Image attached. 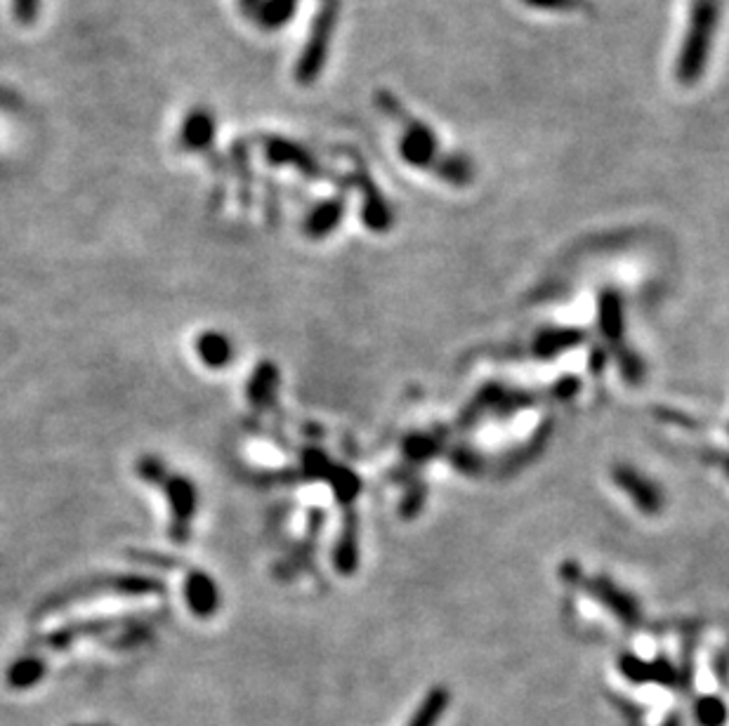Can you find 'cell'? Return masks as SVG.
I'll return each instance as SVG.
<instances>
[{
  "label": "cell",
  "instance_id": "5bb4252c",
  "mask_svg": "<svg viewBox=\"0 0 729 726\" xmlns=\"http://www.w3.org/2000/svg\"><path fill=\"white\" fill-rule=\"evenodd\" d=\"M262 0H239V10L243 12L246 17H255V12H258Z\"/></svg>",
  "mask_w": 729,
  "mask_h": 726
},
{
  "label": "cell",
  "instance_id": "30bf717a",
  "mask_svg": "<svg viewBox=\"0 0 729 726\" xmlns=\"http://www.w3.org/2000/svg\"><path fill=\"white\" fill-rule=\"evenodd\" d=\"M199 354H201V359L208 363V366L220 368L227 363L232 349H229L227 338H222V335H215V333H208L199 340Z\"/></svg>",
  "mask_w": 729,
  "mask_h": 726
},
{
  "label": "cell",
  "instance_id": "6da1fadb",
  "mask_svg": "<svg viewBox=\"0 0 729 726\" xmlns=\"http://www.w3.org/2000/svg\"><path fill=\"white\" fill-rule=\"evenodd\" d=\"M722 0H692L687 19V31L682 38V48L675 62V76L682 85H694L704 76L708 57L720 26Z\"/></svg>",
  "mask_w": 729,
  "mask_h": 726
},
{
  "label": "cell",
  "instance_id": "7a4b0ae2",
  "mask_svg": "<svg viewBox=\"0 0 729 726\" xmlns=\"http://www.w3.org/2000/svg\"><path fill=\"white\" fill-rule=\"evenodd\" d=\"M340 19V0H319V10L314 12L310 36L295 62V81L300 85H312L324 71L331 38L336 33Z\"/></svg>",
  "mask_w": 729,
  "mask_h": 726
},
{
  "label": "cell",
  "instance_id": "9a60e30c",
  "mask_svg": "<svg viewBox=\"0 0 729 726\" xmlns=\"http://www.w3.org/2000/svg\"><path fill=\"white\" fill-rule=\"evenodd\" d=\"M12 102H15V99L5 95V92H0V107H12Z\"/></svg>",
  "mask_w": 729,
  "mask_h": 726
},
{
  "label": "cell",
  "instance_id": "9c48e42d",
  "mask_svg": "<svg viewBox=\"0 0 729 726\" xmlns=\"http://www.w3.org/2000/svg\"><path fill=\"white\" fill-rule=\"evenodd\" d=\"M343 210H345V203L340 201V198H336V201L321 203V206L310 215V220H307V231H310V236H326L328 231H331L340 222Z\"/></svg>",
  "mask_w": 729,
  "mask_h": 726
},
{
  "label": "cell",
  "instance_id": "3957f363",
  "mask_svg": "<svg viewBox=\"0 0 729 726\" xmlns=\"http://www.w3.org/2000/svg\"><path fill=\"white\" fill-rule=\"evenodd\" d=\"M404 118V137L399 142V154L413 168H432L439 158L437 135L425 123L416 118Z\"/></svg>",
  "mask_w": 729,
  "mask_h": 726
},
{
  "label": "cell",
  "instance_id": "8992f818",
  "mask_svg": "<svg viewBox=\"0 0 729 726\" xmlns=\"http://www.w3.org/2000/svg\"><path fill=\"white\" fill-rule=\"evenodd\" d=\"M295 10H298V0H262L253 22L265 31H279L291 22Z\"/></svg>",
  "mask_w": 729,
  "mask_h": 726
},
{
  "label": "cell",
  "instance_id": "52a82bcc",
  "mask_svg": "<svg viewBox=\"0 0 729 726\" xmlns=\"http://www.w3.org/2000/svg\"><path fill=\"white\" fill-rule=\"evenodd\" d=\"M432 168H435V173L442 177L444 182L453 184V187H465V184L472 182V175H475V165H472L470 156L465 154L439 156Z\"/></svg>",
  "mask_w": 729,
  "mask_h": 726
},
{
  "label": "cell",
  "instance_id": "4fadbf2b",
  "mask_svg": "<svg viewBox=\"0 0 729 726\" xmlns=\"http://www.w3.org/2000/svg\"><path fill=\"white\" fill-rule=\"evenodd\" d=\"M43 0H12V17L22 26L34 24L38 15H41Z\"/></svg>",
  "mask_w": 729,
  "mask_h": 726
},
{
  "label": "cell",
  "instance_id": "7c38bea8",
  "mask_svg": "<svg viewBox=\"0 0 729 726\" xmlns=\"http://www.w3.org/2000/svg\"><path fill=\"white\" fill-rule=\"evenodd\" d=\"M531 10L545 12H579L588 5V0H522Z\"/></svg>",
  "mask_w": 729,
  "mask_h": 726
},
{
  "label": "cell",
  "instance_id": "ba28073f",
  "mask_svg": "<svg viewBox=\"0 0 729 726\" xmlns=\"http://www.w3.org/2000/svg\"><path fill=\"white\" fill-rule=\"evenodd\" d=\"M357 182H359L361 191L366 194V208H364L366 224H369V227H376V229L387 227V224H390V213H387V206H385L383 198H380L376 184H373L364 173L357 175Z\"/></svg>",
  "mask_w": 729,
  "mask_h": 726
},
{
  "label": "cell",
  "instance_id": "5b68a950",
  "mask_svg": "<svg viewBox=\"0 0 729 726\" xmlns=\"http://www.w3.org/2000/svg\"><path fill=\"white\" fill-rule=\"evenodd\" d=\"M215 140V116L208 109H192L182 121L177 144L182 151H208Z\"/></svg>",
  "mask_w": 729,
  "mask_h": 726
},
{
  "label": "cell",
  "instance_id": "8fae6325",
  "mask_svg": "<svg viewBox=\"0 0 729 726\" xmlns=\"http://www.w3.org/2000/svg\"><path fill=\"white\" fill-rule=\"evenodd\" d=\"M189 599H192V606L196 609V613H203L208 616L215 606V590L210 585L208 578H194L192 585H189Z\"/></svg>",
  "mask_w": 729,
  "mask_h": 726
},
{
  "label": "cell",
  "instance_id": "277c9868",
  "mask_svg": "<svg viewBox=\"0 0 729 726\" xmlns=\"http://www.w3.org/2000/svg\"><path fill=\"white\" fill-rule=\"evenodd\" d=\"M265 154L272 165H293V168H298L307 177L321 175V165L317 163V158L305 147H300V144L286 140V137H267Z\"/></svg>",
  "mask_w": 729,
  "mask_h": 726
}]
</instances>
